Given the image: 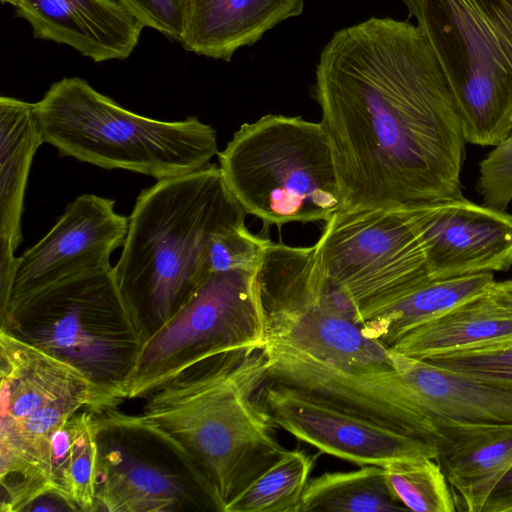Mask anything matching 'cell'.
Wrapping results in <instances>:
<instances>
[{"instance_id":"22","label":"cell","mask_w":512,"mask_h":512,"mask_svg":"<svg viewBox=\"0 0 512 512\" xmlns=\"http://www.w3.org/2000/svg\"><path fill=\"white\" fill-rule=\"evenodd\" d=\"M494 282L491 272L428 279L361 315L358 324L365 336L389 347L410 330L487 294Z\"/></svg>"},{"instance_id":"10","label":"cell","mask_w":512,"mask_h":512,"mask_svg":"<svg viewBox=\"0 0 512 512\" xmlns=\"http://www.w3.org/2000/svg\"><path fill=\"white\" fill-rule=\"evenodd\" d=\"M268 340L343 367L391 365L388 347L364 335L331 300L315 246L268 241L256 270Z\"/></svg>"},{"instance_id":"8","label":"cell","mask_w":512,"mask_h":512,"mask_svg":"<svg viewBox=\"0 0 512 512\" xmlns=\"http://www.w3.org/2000/svg\"><path fill=\"white\" fill-rule=\"evenodd\" d=\"M268 320L256 271L210 273L152 331L123 392L143 398L186 368L218 355L262 349Z\"/></svg>"},{"instance_id":"3","label":"cell","mask_w":512,"mask_h":512,"mask_svg":"<svg viewBox=\"0 0 512 512\" xmlns=\"http://www.w3.org/2000/svg\"><path fill=\"white\" fill-rule=\"evenodd\" d=\"M246 214L216 165L157 180L139 193L114 271L150 333L209 275L213 235L244 224Z\"/></svg>"},{"instance_id":"14","label":"cell","mask_w":512,"mask_h":512,"mask_svg":"<svg viewBox=\"0 0 512 512\" xmlns=\"http://www.w3.org/2000/svg\"><path fill=\"white\" fill-rule=\"evenodd\" d=\"M422 244L430 279L512 266V215L462 197L405 208Z\"/></svg>"},{"instance_id":"34","label":"cell","mask_w":512,"mask_h":512,"mask_svg":"<svg viewBox=\"0 0 512 512\" xmlns=\"http://www.w3.org/2000/svg\"><path fill=\"white\" fill-rule=\"evenodd\" d=\"M56 499H59L53 495H44L36 499L28 508L26 511H63V510H69V508L61 503L58 504L56 502Z\"/></svg>"},{"instance_id":"18","label":"cell","mask_w":512,"mask_h":512,"mask_svg":"<svg viewBox=\"0 0 512 512\" xmlns=\"http://www.w3.org/2000/svg\"><path fill=\"white\" fill-rule=\"evenodd\" d=\"M304 0H188L180 43L189 52L230 61L282 21L299 16Z\"/></svg>"},{"instance_id":"13","label":"cell","mask_w":512,"mask_h":512,"mask_svg":"<svg viewBox=\"0 0 512 512\" xmlns=\"http://www.w3.org/2000/svg\"><path fill=\"white\" fill-rule=\"evenodd\" d=\"M128 217L115 200L94 194L77 196L51 229L18 257L7 300L59 280L111 268L110 256L123 245Z\"/></svg>"},{"instance_id":"1","label":"cell","mask_w":512,"mask_h":512,"mask_svg":"<svg viewBox=\"0 0 512 512\" xmlns=\"http://www.w3.org/2000/svg\"><path fill=\"white\" fill-rule=\"evenodd\" d=\"M312 91L341 210L405 209L463 196L461 119L417 25L372 17L336 31L320 54Z\"/></svg>"},{"instance_id":"4","label":"cell","mask_w":512,"mask_h":512,"mask_svg":"<svg viewBox=\"0 0 512 512\" xmlns=\"http://www.w3.org/2000/svg\"><path fill=\"white\" fill-rule=\"evenodd\" d=\"M0 329L81 371L106 411L122 402L150 335L114 267L71 276L0 306Z\"/></svg>"},{"instance_id":"31","label":"cell","mask_w":512,"mask_h":512,"mask_svg":"<svg viewBox=\"0 0 512 512\" xmlns=\"http://www.w3.org/2000/svg\"><path fill=\"white\" fill-rule=\"evenodd\" d=\"M143 27L180 42L188 0H117Z\"/></svg>"},{"instance_id":"28","label":"cell","mask_w":512,"mask_h":512,"mask_svg":"<svg viewBox=\"0 0 512 512\" xmlns=\"http://www.w3.org/2000/svg\"><path fill=\"white\" fill-rule=\"evenodd\" d=\"M269 240L252 234L244 224L216 232L208 252V271H256Z\"/></svg>"},{"instance_id":"19","label":"cell","mask_w":512,"mask_h":512,"mask_svg":"<svg viewBox=\"0 0 512 512\" xmlns=\"http://www.w3.org/2000/svg\"><path fill=\"white\" fill-rule=\"evenodd\" d=\"M388 358L432 414L462 422L512 424V388L462 375L390 347Z\"/></svg>"},{"instance_id":"32","label":"cell","mask_w":512,"mask_h":512,"mask_svg":"<svg viewBox=\"0 0 512 512\" xmlns=\"http://www.w3.org/2000/svg\"><path fill=\"white\" fill-rule=\"evenodd\" d=\"M481 512H512V467L494 487Z\"/></svg>"},{"instance_id":"7","label":"cell","mask_w":512,"mask_h":512,"mask_svg":"<svg viewBox=\"0 0 512 512\" xmlns=\"http://www.w3.org/2000/svg\"><path fill=\"white\" fill-rule=\"evenodd\" d=\"M448 82L466 142L512 132V0H402Z\"/></svg>"},{"instance_id":"5","label":"cell","mask_w":512,"mask_h":512,"mask_svg":"<svg viewBox=\"0 0 512 512\" xmlns=\"http://www.w3.org/2000/svg\"><path fill=\"white\" fill-rule=\"evenodd\" d=\"M35 108L45 143L104 169L162 180L202 169L218 155L215 129L197 117L139 115L78 77L54 82Z\"/></svg>"},{"instance_id":"29","label":"cell","mask_w":512,"mask_h":512,"mask_svg":"<svg viewBox=\"0 0 512 512\" xmlns=\"http://www.w3.org/2000/svg\"><path fill=\"white\" fill-rule=\"evenodd\" d=\"M462 375L512 388V344L424 360Z\"/></svg>"},{"instance_id":"9","label":"cell","mask_w":512,"mask_h":512,"mask_svg":"<svg viewBox=\"0 0 512 512\" xmlns=\"http://www.w3.org/2000/svg\"><path fill=\"white\" fill-rule=\"evenodd\" d=\"M314 246L330 298L356 323L430 279L405 209L340 210L326 221Z\"/></svg>"},{"instance_id":"23","label":"cell","mask_w":512,"mask_h":512,"mask_svg":"<svg viewBox=\"0 0 512 512\" xmlns=\"http://www.w3.org/2000/svg\"><path fill=\"white\" fill-rule=\"evenodd\" d=\"M45 143L35 103L0 97V237L15 250L22 241V214L28 176L37 149Z\"/></svg>"},{"instance_id":"2","label":"cell","mask_w":512,"mask_h":512,"mask_svg":"<svg viewBox=\"0 0 512 512\" xmlns=\"http://www.w3.org/2000/svg\"><path fill=\"white\" fill-rule=\"evenodd\" d=\"M266 380L263 348L224 353L159 386L136 415L105 411L100 426L160 441L188 469L210 508L225 512L285 450L257 397Z\"/></svg>"},{"instance_id":"24","label":"cell","mask_w":512,"mask_h":512,"mask_svg":"<svg viewBox=\"0 0 512 512\" xmlns=\"http://www.w3.org/2000/svg\"><path fill=\"white\" fill-rule=\"evenodd\" d=\"M97 413L82 409L52 435L51 495L70 510L96 511L99 436Z\"/></svg>"},{"instance_id":"20","label":"cell","mask_w":512,"mask_h":512,"mask_svg":"<svg viewBox=\"0 0 512 512\" xmlns=\"http://www.w3.org/2000/svg\"><path fill=\"white\" fill-rule=\"evenodd\" d=\"M510 344L512 313L485 294L410 330L389 347L403 355L427 360Z\"/></svg>"},{"instance_id":"33","label":"cell","mask_w":512,"mask_h":512,"mask_svg":"<svg viewBox=\"0 0 512 512\" xmlns=\"http://www.w3.org/2000/svg\"><path fill=\"white\" fill-rule=\"evenodd\" d=\"M487 295L495 304L512 313V279L495 281Z\"/></svg>"},{"instance_id":"12","label":"cell","mask_w":512,"mask_h":512,"mask_svg":"<svg viewBox=\"0 0 512 512\" xmlns=\"http://www.w3.org/2000/svg\"><path fill=\"white\" fill-rule=\"evenodd\" d=\"M258 400L276 427L321 453L384 467L392 462L433 458L437 445L337 408L292 387L266 380Z\"/></svg>"},{"instance_id":"21","label":"cell","mask_w":512,"mask_h":512,"mask_svg":"<svg viewBox=\"0 0 512 512\" xmlns=\"http://www.w3.org/2000/svg\"><path fill=\"white\" fill-rule=\"evenodd\" d=\"M187 499L179 478L116 445L100 444L96 511L167 512Z\"/></svg>"},{"instance_id":"30","label":"cell","mask_w":512,"mask_h":512,"mask_svg":"<svg viewBox=\"0 0 512 512\" xmlns=\"http://www.w3.org/2000/svg\"><path fill=\"white\" fill-rule=\"evenodd\" d=\"M476 189L491 209L505 211L512 201V132L480 162Z\"/></svg>"},{"instance_id":"16","label":"cell","mask_w":512,"mask_h":512,"mask_svg":"<svg viewBox=\"0 0 512 512\" xmlns=\"http://www.w3.org/2000/svg\"><path fill=\"white\" fill-rule=\"evenodd\" d=\"M36 39L67 45L96 63L127 59L142 29L117 0H1Z\"/></svg>"},{"instance_id":"27","label":"cell","mask_w":512,"mask_h":512,"mask_svg":"<svg viewBox=\"0 0 512 512\" xmlns=\"http://www.w3.org/2000/svg\"><path fill=\"white\" fill-rule=\"evenodd\" d=\"M385 478L394 497L416 512H454L456 502L439 463L433 458L392 462L384 466Z\"/></svg>"},{"instance_id":"26","label":"cell","mask_w":512,"mask_h":512,"mask_svg":"<svg viewBox=\"0 0 512 512\" xmlns=\"http://www.w3.org/2000/svg\"><path fill=\"white\" fill-rule=\"evenodd\" d=\"M315 456L284 450L277 460L248 484L225 512H299Z\"/></svg>"},{"instance_id":"11","label":"cell","mask_w":512,"mask_h":512,"mask_svg":"<svg viewBox=\"0 0 512 512\" xmlns=\"http://www.w3.org/2000/svg\"><path fill=\"white\" fill-rule=\"evenodd\" d=\"M267 379L436 444L437 416L391 365L338 366L268 340Z\"/></svg>"},{"instance_id":"25","label":"cell","mask_w":512,"mask_h":512,"mask_svg":"<svg viewBox=\"0 0 512 512\" xmlns=\"http://www.w3.org/2000/svg\"><path fill=\"white\" fill-rule=\"evenodd\" d=\"M407 510L390 491L384 467L364 465L310 479L299 512H394Z\"/></svg>"},{"instance_id":"6","label":"cell","mask_w":512,"mask_h":512,"mask_svg":"<svg viewBox=\"0 0 512 512\" xmlns=\"http://www.w3.org/2000/svg\"><path fill=\"white\" fill-rule=\"evenodd\" d=\"M217 156L230 192L265 228L326 222L341 210L332 151L320 122L267 114L242 124Z\"/></svg>"},{"instance_id":"17","label":"cell","mask_w":512,"mask_h":512,"mask_svg":"<svg viewBox=\"0 0 512 512\" xmlns=\"http://www.w3.org/2000/svg\"><path fill=\"white\" fill-rule=\"evenodd\" d=\"M436 461L454 494L456 510L481 512L512 467V424L462 422L437 416Z\"/></svg>"},{"instance_id":"15","label":"cell","mask_w":512,"mask_h":512,"mask_svg":"<svg viewBox=\"0 0 512 512\" xmlns=\"http://www.w3.org/2000/svg\"><path fill=\"white\" fill-rule=\"evenodd\" d=\"M1 425H16L37 411L74 404L95 413L106 406L77 368L0 329Z\"/></svg>"}]
</instances>
